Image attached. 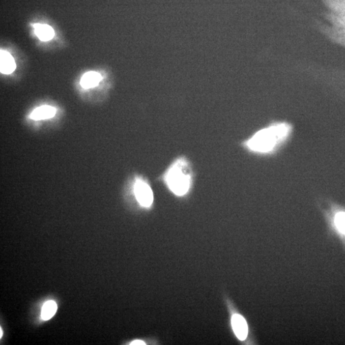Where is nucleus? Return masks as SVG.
I'll list each match as a JSON object with an SVG mask.
<instances>
[{"instance_id": "nucleus-1", "label": "nucleus", "mask_w": 345, "mask_h": 345, "mask_svg": "<svg viewBox=\"0 0 345 345\" xmlns=\"http://www.w3.org/2000/svg\"><path fill=\"white\" fill-rule=\"evenodd\" d=\"M290 131L291 126L287 123H275L256 133L246 142V145L253 152H270L286 139Z\"/></svg>"}, {"instance_id": "nucleus-2", "label": "nucleus", "mask_w": 345, "mask_h": 345, "mask_svg": "<svg viewBox=\"0 0 345 345\" xmlns=\"http://www.w3.org/2000/svg\"><path fill=\"white\" fill-rule=\"evenodd\" d=\"M164 180L174 195L184 196L191 188L192 172L188 161L184 157L176 160L166 171Z\"/></svg>"}, {"instance_id": "nucleus-3", "label": "nucleus", "mask_w": 345, "mask_h": 345, "mask_svg": "<svg viewBox=\"0 0 345 345\" xmlns=\"http://www.w3.org/2000/svg\"><path fill=\"white\" fill-rule=\"evenodd\" d=\"M329 8L327 19L331 27L326 29L334 41L345 47V0H322Z\"/></svg>"}, {"instance_id": "nucleus-4", "label": "nucleus", "mask_w": 345, "mask_h": 345, "mask_svg": "<svg viewBox=\"0 0 345 345\" xmlns=\"http://www.w3.org/2000/svg\"><path fill=\"white\" fill-rule=\"evenodd\" d=\"M134 191L136 199L141 205L149 207L152 204L153 195L150 185L142 178L136 179L134 185Z\"/></svg>"}, {"instance_id": "nucleus-5", "label": "nucleus", "mask_w": 345, "mask_h": 345, "mask_svg": "<svg viewBox=\"0 0 345 345\" xmlns=\"http://www.w3.org/2000/svg\"><path fill=\"white\" fill-rule=\"evenodd\" d=\"M231 325L236 337L241 341L246 340L248 334V327L244 317L240 315H234L231 318Z\"/></svg>"}, {"instance_id": "nucleus-6", "label": "nucleus", "mask_w": 345, "mask_h": 345, "mask_svg": "<svg viewBox=\"0 0 345 345\" xmlns=\"http://www.w3.org/2000/svg\"><path fill=\"white\" fill-rule=\"evenodd\" d=\"M16 68L14 58L5 51H0V71L3 74H10Z\"/></svg>"}, {"instance_id": "nucleus-7", "label": "nucleus", "mask_w": 345, "mask_h": 345, "mask_svg": "<svg viewBox=\"0 0 345 345\" xmlns=\"http://www.w3.org/2000/svg\"><path fill=\"white\" fill-rule=\"evenodd\" d=\"M56 108L50 106H42L32 112L29 118L34 120H46L53 118L56 114Z\"/></svg>"}, {"instance_id": "nucleus-8", "label": "nucleus", "mask_w": 345, "mask_h": 345, "mask_svg": "<svg viewBox=\"0 0 345 345\" xmlns=\"http://www.w3.org/2000/svg\"><path fill=\"white\" fill-rule=\"evenodd\" d=\"M34 33L40 40L44 42L49 41L55 37V31L50 25L40 24H33Z\"/></svg>"}, {"instance_id": "nucleus-9", "label": "nucleus", "mask_w": 345, "mask_h": 345, "mask_svg": "<svg viewBox=\"0 0 345 345\" xmlns=\"http://www.w3.org/2000/svg\"><path fill=\"white\" fill-rule=\"evenodd\" d=\"M102 79L101 74L98 72L93 71L86 72L82 76L80 85L85 89L93 88L99 84Z\"/></svg>"}, {"instance_id": "nucleus-10", "label": "nucleus", "mask_w": 345, "mask_h": 345, "mask_svg": "<svg viewBox=\"0 0 345 345\" xmlns=\"http://www.w3.org/2000/svg\"><path fill=\"white\" fill-rule=\"evenodd\" d=\"M57 310V305L56 302L50 300V301L46 302L44 304L42 309L41 316L44 320H48V319L52 318L56 313Z\"/></svg>"}, {"instance_id": "nucleus-11", "label": "nucleus", "mask_w": 345, "mask_h": 345, "mask_svg": "<svg viewBox=\"0 0 345 345\" xmlns=\"http://www.w3.org/2000/svg\"><path fill=\"white\" fill-rule=\"evenodd\" d=\"M336 227L342 233L345 234V213H338L335 217Z\"/></svg>"}, {"instance_id": "nucleus-12", "label": "nucleus", "mask_w": 345, "mask_h": 345, "mask_svg": "<svg viewBox=\"0 0 345 345\" xmlns=\"http://www.w3.org/2000/svg\"><path fill=\"white\" fill-rule=\"evenodd\" d=\"M131 345H144L145 344L144 342H142V341L141 340H136L134 341L133 342H132Z\"/></svg>"}, {"instance_id": "nucleus-13", "label": "nucleus", "mask_w": 345, "mask_h": 345, "mask_svg": "<svg viewBox=\"0 0 345 345\" xmlns=\"http://www.w3.org/2000/svg\"><path fill=\"white\" fill-rule=\"evenodd\" d=\"M0 330H1V331H0V332H1V336H0V337H1V336H2V331H1V329H0Z\"/></svg>"}]
</instances>
